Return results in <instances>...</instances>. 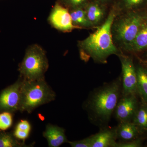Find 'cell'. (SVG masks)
Wrapping results in <instances>:
<instances>
[{
	"instance_id": "7402d4cb",
	"label": "cell",
	"mask_w": 147,
	"mask_h": 147,
	"mask_svg": "<svg viewBox=\"0 0 147 147\" xmlns=\"http://www.w3.org/2000/svg\"><path fill=\"white\" fill-rule=\"evenodd\" d=\"M63 1L71 9L84 8L88 3V0H63Z\"/></svg>"
},
{
	"instance_id": "e0dca14e",
	"label": "cell",
	"mask_w": 147,
	"mask_h": 147,
	"mask_svg": "<svg viewBox=\"0 0 147 147\" xmlns=\"http://www.w3.org/2000/svg\"><path fill=\"white\" fill-rule=\"evenodd\" d=\"M133 119V123L138 129L147 130V104L142 105L137 110Z\"/></svg>"
},
{
	"instance_id": "44dd1931",
	"label": "cell",
	"mask_w": 147,
	"mask_h": 147,
	"mask_svg": "<svg viewBox=\"0 0 147 147\" xmlns=\"http://www.w3.org/2000/svg\"><path fill=\"white\" fill-rule=\"evenodd\" d=\"M93 140V135H92L83 140L68 142L72 147H92Z\"/></svg>"
},
{
	"instance_id": "cb8c5ba5",
	"label": "cell",
	"mask_w": 147,
	"mask_h": 147,
	"mask_svg": "<svg viewBox=\"0 0 147 147\" xmlns=\"http://www.w3.org/2000/svg\"><path fill=\"white\" fill-rule=\"evenodd\" d=\"M30 132L23 131L18 129L15 128L13 135L16 139L25 140L28 137Z\"/></svg>"
},
{
	"instance_id": "ba28073f",
	"label": "cell",
	"mask_w": 147,
	"mask_h": 147,
	"mask_svg": "<svg viewBox=\"0 0 147 147\" xmlns=\"http://www.w3.org/2000/svg\"><path fill=\"white\" fill-rule=\"evenodd\" d=\"M48 21L52 26L61 32H69L79 28L72 24L69 11L59 3L53 7Z\"/></svg>"
},
{
	"instance_id": "277c9868",
	"label": "cell",
	"mask_w": 147,
	"mask_h": 147,
	"mask_svg": "<svg viewBox=\"0 0 147 147\" xmlns=\"http://www.w3.org/2000/svg\"><path fill=\"white\" fill-rule=\"evenodd\" d=\"M145 19L140 13L131 11L116 16L112 26L113 38L125 49L130 50Z\"/></svg>"
},
{
	"instance_id": "484cf974",
	"label": "cell",
	"mask_w": 147,
	"mask_h": 147,
	"mask_svg": "<svg viewBox=\"0 0 147 147\" xmlns=\"http://www.w3.org/2000/svg\"><path fill=\"white\" fill-rule=\"evenodd\" d=\"M96 1H98L101 3L108 2L112 0H96Z\"/></svg>"
},
{
	"instance_id": "8fae6325",
	"label": "cell",
	"mask_w": 147,
	"mask_h": 147,
	"mask_svg": "<svg viewBox=\"0 0 147 147\" xmlns=\"http://www.w3.org/2000/svg\"><path fill=\"white\" fill-rule=\"evenodd\" d=\"M93 135L92 147H115L117 139L116 128H104Z\"/></svg>"
},
{
	"instance_id": "8992f818",
	"label": "cell",
	"mask_w": 147,
	"mask_h": 147,
	"mask_svg": "<svg viewBox=\"0 0 147 147\" xmlns=\"http://www.w3.org/2000/svg\"><path fill=\"white\" fill-rule=\"evenodd\" d=\"M23 79L6 88L0 93V112L10 113L19 110L21 100V89Z\"/></svg>"
},
{
	"instance_id": "30bf717a",
	"label": "cell",
	"mask_w": 147,
	"mask_h": 147,
	"mask_svg": "<svg viewBox=\"0 0 147 147\" xmlns=\"http://www.w3.org/2000/svg\"><path fill=\"white\" fill-rule=\"evenodd\" d=\"M43 135L50 147H58L67 142L64 129L57 125L48 124Z\"/></svg>"
},
{
	"instance_id": "7c38bea8",
	"label": "cell",
	"mask_w": 147,
	"mask_h": 147,
	"mask_svg": "<svg viewBox=\"0 0 147 147\" xmlns=\"http://www.w3.org/2000/svg\"><path fill=\"white\" fill-rule=\"evenodd\" d=\"M101 3L96 0L88 3L85 7L87 17L93 27L100 25L105 17V9Z\"/></svg>"
},
{
	"instance_id": "9a60e30c",
	"label": "cell",
	"mask_w": 147,
	"mask_h": 147,
	"mask_svg": "<svg viewBox=\"0 0 147 147\" xmlns=\"http://www.w3.org/2000/svg\"><path fill=\"white\" fill-rule=\"evenodd\" d=\"M147 47V21L144 20L140 27L130 50L141 51Z\"/></svg>"
},
{
	"instance_id": "6da1fadb",
	"label": "cell",
	"mask_w": 147,
	"mask_h": 147,
	"mask_svg": "<svg viewBox=\"0 0 147 147\" xmlns=\"http://www.w3.org/2000/svg\"><path fill=\"white\" fill-rule=\"evenodd\" d=\"M116 16L115 9H112L105 22L94 32L79 41L78 46L82 60L86 61L92 58L94 61L104 63L110 55L118 54L112 34V26Z\"/></svg>"
},
{
	"instance_id": "5bb4252c",
	"label": "cell",
	"mask_w": 147,
	"mask_h": 147,
	"mask_svg": "<svg viewBox=\"0 0 147 147\" xmlns=\"http://www.w3.org/2000/svg\"><path fill=\"white\" fill-rule=\"evenodd\" d=\"M69 13L72 24L79 29L94 27L89 21L84 8L71 9Z\"/></svg>"
},
{
	"instance_id": "d4e9b609",
	"label": "cell",
	"mask_w": 147,
	"mask_h": 147,
	"mask_svg": "<svg viewBox=\"0 0 147 147\" xmlns=\"http://www.w3.org/2000/svg\"><path fill=\"white\" fill-rule=\"evenodd\" d=\"M15 128L30 132L31 130V125L28 121L22 120L17 124Z\"/></svg>"
},
{
	"instance_id": "3957f363",
	"label": "cell",
	"mask_w": 147,
	"mask_h": 147,
	"mask_svg": "<svg viewBox=\"0 0 147 147\" xmlns=\"http://www.w3.org/2000/svg\"><path fill=\"white\" fill-rule=\"evenodd\" d=\"M56 96L45 80L32 81L23 79L19 110L31 113L40 105L55 100Z\"/></svg>"
},
{
	"instance_id": "5b68a950",
	"label": "cell",
	"mask_w": 147,
	"mask_h": 147,
	"mask_svg": "<svg viewBox=\"0 0 147 147\" xmlns=\"http://www.w3.org/2000/svg\"><path fill=\"white\" fill-rule=\"evenodd\" d=\"M49 67L45 50L37 44L28 47L18 70L21 77L28 81L45 80V74Z\"/></svg>"
},
{
	"instance_id": "7a4b0ae2",
	"label": "cell",
	"mask_w": 147,
	"mask_h": 147,
	"mask_svg": "<svg viewBox=\"0 0 147 147\" xmlns=\"http://www.w3.org/2000/svg\"><path fill=\"white\" fill-rule=\"evenodd\" d=\"M118 79L96 90L86 105L91 120L102 125L108 122L120 99L122 82Z\"/></svg>"
},
{
	"instance_id": "ffe728a7",
	"label": "cell",
	"mask_w": 147,
	"mask_h": 147,
	"mask_svg": "<svg viewBox=\"0 0 147 147\" xmlns=\"http://www.w3.org/2000/svg\"><path fill=\"white\" fill-rule=\"evenodd\" d=\"M146 0H121V8L127 11L141 5Z\"/></svg>"
},
{
	"instance_id": "52a82bcc",
	"label": "cell",
	"mask_w": 147,
	"mask_h": 147,
	"mask_svg": "<svg viewBox=\"0 0 147 147\" xmlns=\"http://www.w3.org/2000/svg\"><path fill=\"white\" fill-rule=\"evenodd\" d=\"M122 69L123 95L134 94L137 91V77L133 62L126 56H120Z\"/></svg>"
},
{
	"instance_id": "ac0fdd59",
	"label": "cell",
	"mask_w": 147,
	"mask_h": 147,
	"mask_svg": "<svg viewBox=\"0 0 147 147\" xmlns=\"http://www.w3.org/2000/svg\"><path fill=\"white\" fill-rule=\"evenodd\" d=\"M14 135L5 132H0V147H26L16 139Z\"/></svg>"
},
{
	"instance_id": "603a6c76",
	"label": "cell",
	"mask_w": 147,
	"mask_h": 147,
	"mask_svg": "<svg viewBox=\"0 0 147 147\" xmlns=\"http://www.w3.org/2000/svg\"><path fill=\"white\" fill-rule=\"evenodd\" d=\"M139 141H129L127 142L116 143L115 147H137L140 146Z\"/></svg>"
},
{
	"instance_id": "4fadbf2b",
	"label": "cell",
	"mask_w": 147,
	"mask_h": 147,
	"mask_svg": "<svg viewBox=\"0 0 147 147\" xmlns=\"http://www.w3.org/2000/svg\"><path fill=\"white\" fill-rule=\"evenodd\" d=\"M116 130L117 139L123 142L131 141L137 136L138 132V127L130 121L120 123Z\"/></svg>"
},
{
	"instance_id": "d6986e66",
	"label": "cell",
	"mask_w": 147,
	"mask_h": 147,
	"mask_svg": "<svg viewBox=\"0 0 147 147\" xmlns=\"http://www.w3.org/2000/svg\"><path fill=\"white\" fill-rule=\"evenodd\" d=\"M13 118L11 113L3 112L0 114V129L7 130L11 126Z\"/></svg>"
},
{
	"instance_id": "2e32d148",
	"label": "cell",
	"mask_w": 147,
	"mask_h": 147,
	"mask_svg": "<svg viewBox=\"0 0 147 147\" xmlns=\"http://www.w3.org/2000/svg\"><path fill=\"white\" fill-rule=\"evenodd\" d=\"M137 74V91L145 103L147 104V72L144 69L139 68Z\"/></svg>"
},
{
	"instance_id": "9c48e42d",
	"label": "cell",
	"mask_w": 147,
	"mask_h": 147,
	"mask_svg": "<svg viewBox=\"0 0 147 147\" xmlns=\"http://www.w3.org/2000/svg\"><path fill=\"white\" fill-rule=\"evenodd\" d=\"M137 100L134 94L123 95L119 100L115 112L120 123L130 121L137 111Z\"/></svg>"
}]
</instances>
